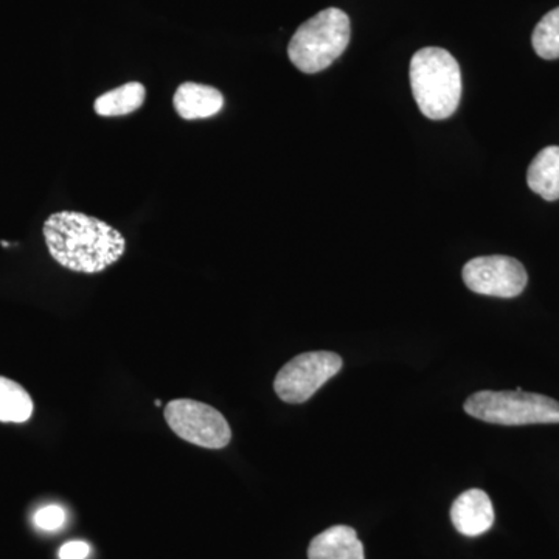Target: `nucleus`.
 I'll return each mask as SVG.
<instances>
[{"mask_svg":"<svg viewBox=\"0 0 559 559\" xmlns=\"http://www.w3.org/2000/svg\"><path fill=\"white\" fill-rule=\"evenodd\" d=\"M50 255L66 270L98 274L127 252V240L105 221L80 212H58L44 223Z\"/></svg>","mask_w":559,"mask_h":559,"instance_id":"f257e3e1","label":"nucleus"},{"mask_svg":"<svg viewBox=\"0 0 559 559\" xmlns=\"http://www.w3.org/2000/svg\"><path fill=\"white\" fill-rule=\"evenodd\" d=\"M412 94L423 116L430 120L450 119L462 98V72L450 51L425 47L412 57Z\"/></svg>","mask_w":559,"mask_h":559,"instance_id":"f03ea898","label":"nucleus"},{"mask_svg":"<svg viewBox=\"0 0 559 559\" xmlns=\"http://www.w3.org/2000/svg\"><path fill=\"white\" fill-rule=\"evenodd\" d=\"M352 25L340 9L320 11L301 24L288 46L289 60L304 73L329 69L347 50Z\"/></svg>","mask_w":559,"mask_h":559,"instance_id":"7ed1b4c3","label":"nucleus"},{"mask_svg":"<svg viewBox=\"0 0 559 559\" xmlns=\"http://www.w3.org/2000/svg\"><path fill=\"white\" fill-rule=\"evenodd\" d=\"M465 412L489 425H559V401L522 390L474 393L466 400Z\"/></svg>","mask_w":559,"mask_h":559,"instance_id":"20e7f679","label":"nucleus"},{"mask_svg":"<svg viewBox=\"0 0 559 559\" xmlns=\"http://www.w3.org/2000/svg\"><path fill=\"white\" fill-rule=\"evenodd\" d=\"M164 415L173 432L191 444L205 450H223L230 443L229 423L209 404L190 399L173 400Z\"/></svg>","mask_w":559,"mask_h":559,"instance_id":"39448f33","label":"nucleus"},{"mask_svg":"<svg viewBox=\"0 0 559 559\" xmlns=\"http://www.w3.org/2000/svg\"><path fill=\"white\" fill-rule=\"evenodd\" d=\"M344 360L333 352H310L290 359L278 371L274 381L278 399L289 404H301L312 399L325 382L340 373Z\"/></svg>","mask_w":559,"mask_h":559,"instance_id":"423d86ee","label":"nucleus"},{"mask_svg":"<svg viewBox=\"0 0 559 559\" xmlns=\"http://www.w3.org/2000/svg\"><path fill=\"white\" fill-rule=\"evenodd\" d=\"M463 282L481 296L513 299L527 286L528 275L521 261L511 257H477L463 267Z\"/></svg>","mask_w":559,"mask_h":559,"instance_id":"0eeeda50","label":"nucleus"},{"mask_svg":"<svg viewBox=\"0 0 559 559\" xmlns=\"http://www.w3.org/2000/svg\"><path fill=\"white\" fill-rule=\"evenodd\" d=\"M451 521L462 535H484L495 524V509L487 492L481 489H468L452 503Z\"/></svg>","mask_w":559,"mask_h":559,"instance_id":"6e6552de","label":"nucleus"},{"mask_svg":"<svg viewBox=\"0 0 559 559\" xmlns=\"http://www.w3.org/2000/svg\"><path fill=\"white\" fill-rule=\"evenodd\" d=\"M173 103L183 120L210 119L224 108L223 94L215 87L200 83L180 84Z\"/></svg>","mask_w":559,"mask_h":559,"instance_id":"1a4fd4ad","label":"nucleus"},{"mask_svg":"<svg viewBox=\"0 0 559 559\" xmlns=\"http://www.w3.org/2000/svg\"><path fill=\"white\" fill-rule=\"evenodd\" d=\"M308 558L366 559L358 533L348 525H334L316 536L308 547Z\"/></svg>","mask_w":559,"mask_h":559,"instance_id":"9d476101","label":"nucleus"},{"mask_svg":"<svg viewBox=\"0 0 559 559\" xmlns=\"http://www.w3.org/2000/svg\"><path fill=\"white\" fill-rule=\"evenodd\" d=\"M530 189L546 201L559 200V146H547L530 164Z\"/></svg>","mask_w":559,"mask_h":559,"instance_id":"9b49d317","label":"nucleus"},{"mask_svg":"<svg viewBox=\"0 0 559 559\" xmlns=\"http://www.w3.org/2000/svg\"><path fill=\"white\" fill-rule=\"evenodd\" d=\"M146 91L142 83L123 84L117 90L106 92L95 100L94 109L102 117H120L135 112L145 103Z\"/></svg>","mask_w":559,"mask_h":559,"instance_id":"f8f14e48","label":"nucleus"},{"mask_svg":"<svg viewBox=\"0 0 559 559\" xmlns=\"http://www.w3.org/2000/svg\"><path fill=\"white\" fill-rule=\"evenodd\" d=\"M33 401L27 390L0 377V421L24 423L32 417Z\"/></svg>","mask_w":559,"mask_h":559,"instance_id":"ddd939ff","label":"nucleus"},{"mask_svg":"<svg viewBox=\"0 0 559 559\" xmlns=\"http://www.w3.org/2000/svg\"><path fill=\"white\" fill-rule=\"evenodd\" d=\"M533 49L543 60L559 58V7L547 13L536 25L532 36Z\"/></svg>","mask_w":559,"mask_h":559,"instance_id":"4468645a","label":"nucleus"},{"mask_svg":"<svg viewBox=\"0 0 559 559\" xmlns=\"http://www.w3.org/2000/svg\"><path fill=\"white\" fill-rule=\"evenodd\" d=\"M33 521H35L36 527L44 530V532H55V530L64 525L66 513L58 506L44 507V509L36 511Z\"/></svg>","mask_w":559,"mask_h":559,"instance_id":"2eb2a0df","label":"nucleus"},{"mask_svg":"<svg viewBox=\"0 0 559 559\" xmlns=\"http://www.w3.org/2000/svg\"><path fill=\"white\" fill-rule=\"evenodd\" d=\"M90 554V544L84 543V540H72V543L64 544L61 547L58 557L60 559H86Z\"/></svg>","mask_w":559,"mask_h":559,"instance_id":"dca6fc26","label":"nucleus"},{"mask_svg":"<svg viewBox=\"0 0 559 559\" xmlns=\"http://www.w3.org/2000/svg\"><path fill=\"white\" fill-rule=\"evenodd\" d=\"M154 404H156L157 407L162 406V401L160 400H156L154 401Z\"/></svg>","mask_w":559,"mask_h":559,"instance_id":"f3484780","label":"nucleus"}]
</instances>
